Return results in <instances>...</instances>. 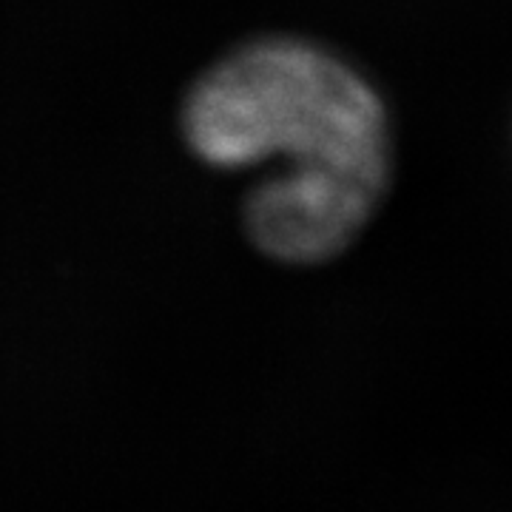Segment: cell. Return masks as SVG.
Listing matches in <instances>:
<instances>
[{"mask_svg": "<svg viewBox=\"0 0 512 512\" xmlns=\"http://www.w3.org/2000/svg\"><path fill=\"white\" fill-rule=\"evenodd\" d=\"M185 134L211 165L279 160L248 208L296 245L356 239L387 188L390 137L376 92L339 57L291 37L220 60L185 103Z\"/></svg>", "mask_w": 512, "mask_h": 512, "instance_id": "6da1fadb", "label": "cell"}]
</instances>
